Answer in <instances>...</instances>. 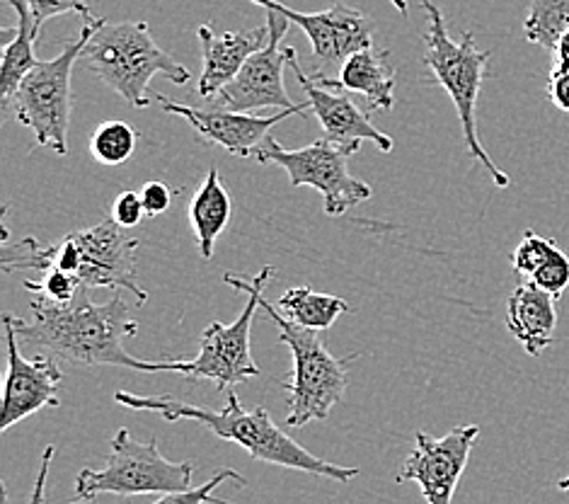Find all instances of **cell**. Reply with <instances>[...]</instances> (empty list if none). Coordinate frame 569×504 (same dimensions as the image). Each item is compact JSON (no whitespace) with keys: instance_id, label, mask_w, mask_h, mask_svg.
<instances>
[{"instance_id":"cell-7","label":"cell","mask_w":569,"mask_h":504,"mask_svg":"<svg viewBox=\"0 0 569 504\" xmlns=\"http://www.w3.org/2000/svg\"><path fill=\"white\" fill-rule=\"evenodd\" d=\"M102 18L83 22L80 34L73 42L63 47L57 59L39 61L20 83L16 98H12L8 115L16 117L22 127L32 129L37 146L51 148L53 154H69V125H71V76L94 27Z\"/></svg>"},{"instance_id":"cell-21","label":"cell","mask_w":569,"mask_h":504,"mask_svg":"<svg viewBox=\"0 0 569 504\" xmlns=\"http://www.w3.org/2000/svg\"><path fill=\"white\" fill-rule=\"evenodd\" d=\"M8 6L18 12V34L8 47H3V68H0V102H3V115L16 98L27 73L39 63L34 57V42L39 30L34 27L32 12L27 8L24 0H8Z\"/></svg>"},{"instance_id":"cell-6","label":"cell","mask_w":569,"mask_h":504,"mask_svg":"<svg viewBox=\"0 0 569 504\" xmlns=\"http://www.w3.org/2000/svg\"><path fill=\"white\" fill-rule=\"evenodd\" d=\"M260 306L269 318L277 323L279 339L293 354L291 378L283 384L289 401L287 427H306L308 422H322L335 405H340L347 391L349 364L357 362L361 354L337 359L330 354L320 333L306 330L301 325L281 316V310L262 296Z\"/></svg>"},{"instance_id":"cell-2","label":"cell","mask_w":569,"mask_h":504,"mask_svg":"<svg viewBox=\"0 0 569 504\" xmlns=\"http://www.w3.org/2000/svg\"><path fill=\"white\" fill-rule=\"evenodd\" d=\"M114 401L129 407V411L156 413L168 422L194 419L199 425L209 427L216 437L240 444L254 461L272 463V466L320 475V478H330L342 485L361 475L359 468L337 466V463L322 461L306 452L301 444L293 442L287 432L274 425V419L269 417L262 405L246 411L236 391H228V403L221 411H213V407L207 405L182 403L172 398V395H137L129 391H117Z\"/></svg>"},{"instance_id":"cell-25","label":"cell","mask_w":569,"mask_h":504,"mask_svg":"<svg viewBox=\"0 0 569 504\" xmlns=\"http://www.w3.org/2000/svg\"><path fill=\"white\" fill-rule=\"evenodd\" d=\"M555 250H558V243L552 238H543L540 234H536V230L528 228L521 243L517 245V250L511 253V267L517 275L531 279L536 271L550 260V255Z\"/></svg>"},{"instance_id":"cell-29","label":"cell","mask_w":569,"mask_h":504,"mask_svg":"<svg viewBox=\"0 0 569 504\" xmlns=\"http://www.w3.org/2000/svg\"><path fill=\"white\" fill-rule=\"evenodd\" d=\"M27 8L32 12V20L37 30H42V24L57 16H66V12H76L83 18V22H92L94 16L88 6V0H24Z\"/></svg>"},{"instance_id":"cell-10","label":"cell","mask_w":569,"mask_h":504,"mask_svg":"<svg viewBox=\"0 0 569 504\" xmlns=\"http://www.w3.org/2000/svg\"><path fill=\"white\" fill-rule=\"evenodd\" d=\"M359 154L355 148L322 139L289 151L277 139H267L252 154L260 162H274L289 175L291 187H313L322 197L328 216H342L357 204L371 199L373 189L349 175V158Z\"/></svg>"},{"instance_id":"cell-20","label":"cell","mask_w":569,"mask_h":504,"mask_svg":"<svg viewBox=\"0 0 569 504\" xmlns=\"http://www.w3.org/2000/svg\"><path fill=\"white\" fill-rule=\"evenodd\" d=\"M230 214H233V199H230L228 189L221 182L219 168H211L204 185L189 201V224H192L199 253L204 260L213 257L216 240L226 230Z\"/></svg>"},{"instance_id":"cell-23","label":"cell","mask_w":569,"mask_h":504,"mask_svg":"<svg viewBox=\"0 0 569 504\" xmlns=\"http://www.w3.org/2000/svg\"><path fill=\"white\" fill-rule=\"evenodd\" d=\"M569 30V0H531L523 20V34L546 51L558 49Z\"/></svg>"},{"instance_id":"cell-9","label":"cell","mask_w":569,"mask_h":504,"mask_svg":"<svg viewBox=\"0 0 569 504\" xmlns=\"http://www.w3.org/2000/svg\"><path fill=\"white\" fill-rule=\"evenodd\" d=\"M277 267L267 265L260 269V275L246 279L226 271L223 281L233 286L236 291L248 294V304L240 316L230 323H211L201 335V345L197 359L180 362V374L187 381H211L219 391H233L238 384H246L262 374L260 366L252 359L250 333L254 313L260 308V298L264 296V286L269 279H274Z\"/></svg>"},{"instance_id":"cell-32","label":"cell","mask_w":569,"mask_h":504,"mask_svg":"<svg viewBox=\"0 0 569 504\" xmlns=\"http://www.w3.org/2000/svg\"><path fill=\"white\" fill-rule=\"evenodd\" d=\"M548 100L558 107L560 112L569 115V71L552 68L548 78Z\"/></svg>"},{"instance_id":"cell-35","label":"cell","mask_w":569,"mask_h":504,"mask_svg":"<svg viewBox=\"0 0 569 504\" xmlns=\"http://www.w3.org/2000/svg\"><path fill=\"white\" fill-rule=\"evenodd\" d=\"M390 3L396 6V10H398V12H402V16H408V10H410L408 0H390Z\"/></svg>"},{"instance_id":"cell-34","label":"cell","mask_w":569,"mask_h":504,"mask_svg":"<svg viewBox=\"0 0 569 504\" xmlns=\"http://www.w3.org/2000/svg\"><path fill=\"white\" fill-rule=\"evenodd\" d=\"M555 68H560V71H569V30L560 39L558 49H555Z\"/></svg>"},{"instance_id":"cell-13","label":"cell","mask_w":569,"mask_h":504,"mask_svg":"<svg viewBox=\"0 0 569 504\" xmlns=\"http://www.w3.org/2000/svg\"><path fill=\"white\" fill-rule=\"evenodd\" d=\"M478 437V425L453 427L439 439L417 432L415 452L398 473V483H417L427 504H451Z\"/></svg>"},{"instance_id":"cell-19","label":"cell","mask_w":569,"mask_h":504,"mask_svg":"<svg viewBox=\"0 0 569 504\" xmlns=\"http://www.w3.org/2000/svg\"><path fill=\"white\" fill-rule=\"evenodd\" d=\"M340 88L349 92H359L369 102L371 110H392L396 105V68L390 63V51L386 49H363L349 57L342 66Z\"/></svg>"},{"instance_id":"cell-28","label":"cell","mask_w":569,"mask_h":504,"mask_svg":"<svg viewBox=\"0 0 569 504\" xmlns=\"http://www.w3.org/2000/svg\"><path fill=\"white\" fill-rule=\"evenodd\" d=\"M528 284L538 286L540 291L550 294L555 302H558V298L569 289V257H567V253L560 248L555 250L550 255V260L540 267L531 279H528Z\"/></svg>"},{"instance_id":"cell-16","label":"cell","mask_w":569,"mask_h":504,"mask_svg":"<svg viewBox=\"0 0 569 504\" xmlns=\"http://www.w3.org/2000/svg\"><path fill=\"white\" fill-rule=\"evenodd\" d=\"M287 51H289L291 71L306 92V102L310 105V112H313L316 119L320 121L325 139L347 148H355V151H361L363 141L376 144L383 154L392 151L390 136L378 127H373L369 115L361 112L355 100L347 98V95H340L335 88L318 86L316 80L303 71L301 63H298L296 49L287 47Z\"/></svg>"},{"instance_id":"cell-27","label":"cell","mask_w":569,"mask_h":504,"mask_svg":"<svg viewBox=\"0 0 569 504\" xmlns=\"http://www.w3.org/2000/svg\"><path fill=\"white\" fill-rule=\"evenodd\" d=\"M22 286L27 291L37 294L39 298H47V302H53V304H69L76 298V294L80 291V279L69 275V271L63 269H49L44 271L42 277H39V281H32V279H24Z\"/></svg>"},{"instance_id":"cell-17","label":"cell","mask_w":569,"mask_h":504,"mask_svg":"<svg viewBox=\"0 0 569 504\" xmlns=\"http://www.w3.org/2000/svg\"><path fill=\"white\" fill-rule=\"evenodd\" d=\"M197 37L201 59H204V68H201L199 78V98L213 102L219 98V92L238 78L248 59L267 45L269 30L267 24H262L252 27V30L216 34L209 24H201Z\"/></svg>"},{"instance_id":"cell-15","label":"cell","mask_w":569,"mask_h":504,"mask_svg":"<svg viewBox=\"0 0 569 504\" xmlns=\"http://www.w3.org/2000/svg\"><path fill=\"white\" fill-rule=\"evenodd\" d=\"M6 345H8V372L3 386V417L0 429H10L18 422L44 411V407L59 405V386L63 372L59 364L44 354L27 359L20 352V339L12 316H3Z\"/></svg>"},{"instance_id":"cell-1","label":"cell","mask_w":569,"mask_h":504,"mask_svg":"<svg viewBox=\"0 0 569 504\" xmlns=\"http://www.w3.org/2000/svg\"><path fill=\"white\" fill-rule=\"evenodd\" d=\"M30 310L32 320L12 318V323L20 345L32 347L44 357L83 366L180 374V362H143L127 352L124 343L137 337L139 320L121 294H114L107 304H92L88 286H80L69 304L34 298Z\"/></svg>"},{"instance_id":"cell-37","label":"cell","mask_w":569,"mask_h":504,"mask_svg":"<svg viewBox=\"0 0 569 504\" xmlns=\"http://www.w3.org/2000/svg\"><path fill=\"white\" fill-rule=\"evenodd\" d=\"M73 504H78V502H73Z\"/></svg>"},{"instance_id":"cell-12","label":"cell","mask_w":569,"mask_h":504,"mask_svg":"<svg viewBox=\"0 0 569 504\" xmlns=\"http://www.w3.org/2000/svg\"><path fill=\"white\" fill-rule=\"evenodd\" d=\"M267 12V45L248 59L233 83L226 86L219 98L213 100L216 107H223L230 112L252 115L257 110H291L296 107L283 88V66H289V51L281 47V39L287 37L289 20L277 10Z\"/></svg>"},{"instance_id":"cell-4","label":"cell","mask_w":569,"mask_h":504,"mask_svg":"<svg viewBox=\"0 0 569 504\" xmlns=\"http://www.w3.org/2000/svg\"><path fill=\"white\" fill-rule=\"evenodd\" d=\"M419 6L427 12L429 27L425 32V66L429 68L431 80L441 86L456 105V112L460 119V129H463V139L468 146V154L476 158L480 166L490 172L492 182L497 187H509L511 177L501 170L497 162L485 151V146L478 136V100L480 90L487 76V66H490V51H480L476 45V34L463 32L460 39H451L449 27H446L443 12L433 0H419Z\"/></svg>"},{"instance_id":"cell-22","label":"cell","mask_w":569,"mask_h":504,"mask_svg":"<svg viewBox=\"0 0 569 504\" xmlns=\"http://www.w3.org/2000/svg\"><path fill=\"white\" fill-rule=\"evenodd\" d=\"M277 308L281 310L283 318L316 333L330 330L342 313L351 310L345 298L332 294H318L310 286H293V289L283 291Z\"/></svg>"},{"instance_id":"cell-11","label":"cell","mask_w":569,"mask_h":504,"mask_svg":"<svg viewBox=\"0 0 569 504\" xmlns=\"http://www.w3.org/2000/svg\"><path fill=\"white\" fill-rule=\"evenodd\" d=\"M252 3L264 10H277L289 22L301 27L318 63V71L310 73L313 80H337L349 57L373 47V22L351 6L332 3L328 10L301 12L279 0H252Z\"/></svg>"},{"instance_id":"cell-18","label":"cell","mask_w":569,"mask_h":504,"mask_svg":"<svg viewBox=\"0 0 569 504\" xmlns=\"http://www.w3.org/2000/svg\"><path fill=\"white\" fill-rule=\"evenodd\" d=\"M555 298L533 284H519L507 302V330L519 339L528 357H540L555 339L558 308Z\"/></svg>"},{"instance_id":"cell-36","label":"cell","mask_w":569,"mask_h":504,"mask_svg":"<svg viewBox=\"0 0 569 504\" xmlns=\"http://www.w3.org/2000/svg\"><path fill=\"white\" fill-rule=\"evenodd\" d=\"M558 487L565 490V493H569V475H567V478H560V481H558Z\"/></svg>"},{"instance_id":"cell-24","label":"cell","mask_w":569,"mask_h":504,"mask_svg":"<svg viewBox=\"0 0 569 504\" xmlns=\"http://www.w3.org/2000/svg\"><path fill=\"white\" fill-rule=\"evenodd\" d=\"M137 139L127 121H104L90 136V154L102 166H121L137 151Z\"/></svg>"},{"instance_id":"cell-3","label":"cell","mask_w":569,"mask_h":504,"mask_svg":"<svg viewBox=\"0 0 569 504\" xmlns=\"http://www.w3.org/2000/svg\"><path fill=\"white\" fill-rule=\"evenodd\" d=\"M137 250L139 240L119 228L112 219L86 230H73L59 243L39 248L27 238L16 248H3V269H63L78 277L88 289H127L139 298V306L148 302V294L137 281Z\"/></svg>"},{"instance_id":"cell-30","label":"cell","mask_w":569,"mask_h":504,"mask_svg":"<svg viewBox=\"0 0 569 504\" xmlns=\"http://www.w3.org/2000/svg\"><path fill=\"white\" fill-rule=\"evenodd\" d=\"M110 219L124 230L137 228L143 219H146V209H143V201L141 195L137 192H121L114 204H112V216Z\"/></svg>"},{"instance_id":"cell-8","label":"cell","mask_w":569,"mask_h":504,"mask_svg":"<svg viewBox=\"0 0 569 504\" xmlns=\"http://www.w3.org/2000/svg\"><path fill=\"white\" fill-rule=\"evenodd\" d=\"M110 458L102 468H83L76 478L80 500H92L102 493L119 497L170 495L192 490L194 463H172L160 454L158 442L133 439L129 429H119L110 444Z\"/></svg>"},{"instance_id":"cell-5","label":"cell","mask_w":569,"mask_h":504,"mask_svg":"<svg viewBox=\"0 0 569 504\" xmlns=\"http://www.w3.org/2000/svg\"><path fill=\"white\" fill-rule=\"evenodd\" d=\"M83 59L88 71L137 110L153 102L148 86L156 76H166L174 86H184L192 78L187 66L156 45L146 22H107L102 18L88 39Z\"/></svg>"},{"instance_id":"cell-14","label":"cell","mask_w":569,"mask_h":504,"mask_svg":"<svg viewBox=\"0 0 569 504\" xmlns=\"http://www.w3.org/2000/svg\"><path fill=\"white\" fill-rule=\"evenodd\" d=\"M153 100L160 105L162 112L182 117L189 127H192L201 139L207 144H216L226 148L230 156L248 158L257 148H260L269 139V129L277 127L291 115H306L310 105H296L291 110H281L272 117H254V115H242V112H230L223 107H194V105H182L166 98L162 92H153Z\"/></svg>"},{"instance_id":"cell-33","label":"cell","mask_w":569,"mask_h":504,"mask_svg":"<svg viewBox=\"0 0 569 504\" xmlns=\"http://www.w3.org/2000/svg\"><path fill=\"white\" fill-rule=\"evenodd\" d=\"M53 454H57V452H53V446L44 448L42 461H39V473H37V483H34V490H32L30 504H47V481H49V468H51Z\"/></svg>"},{"instance_id":"cell-31","label":"cell","mask_w":569,"mask_h":504,"mask_svg":"<svg viewBox=\"0 0 569 504\" xmlns=\"http://www.w3.org/2000/svg\"><path fill=\"white\" fill-rule=\"evenodd\" d=\"M141 201H143V209H146V216H160L166 214L170 209L172 204V192L168 185L162 182H148L143 189H141Z\"/></svg>"},{"instance_id":"cell-26","label":"cell","mask_w":569,"mask_h":504,"mask_svg":"<svg viewBox=\"0 0 569 504\" xmlns=\"http://www.w3.org/2000/svg\"><path fill=\"white\" fill-rule=\"evenodd\" d=\"M228 481L238 483V487H246V485H248V478H246V475H240V473H238V471H233V468H223L221 473H216L213 478H211V481H207L204 485L187 490V493L160 495L153 504H230V502H228V500H223V497H213L216 487L223 485V483H228Z\"/></svg>"}]
</instances>
